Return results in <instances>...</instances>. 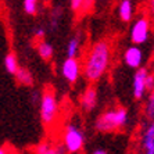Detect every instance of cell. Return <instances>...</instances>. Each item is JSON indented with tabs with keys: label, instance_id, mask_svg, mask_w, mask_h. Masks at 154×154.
I'll return each instance as SVG.
<instances>
[{
	"label": "cell",
	"instance_id": "cell-21",
	"mask_svg": "<svg viewBox=\"0 0 154 154\" xmlns=\"http://www.w3.org/2000/svg\"><path fill=\"white\" fill-rule=\"evenodd\" d=\"M45 35H46V29L43 28V26H38V28L33 29V38H35V40L45 39Z\"/></svg>",
	"mask_w": 154,
	"mask_h": 154
},
{
	"label": "cell",
	"instance_id": "cell-20",
	"mask_svg": "<svg viewBox=\"0 0 154 154\" xmlns=\"http://www.w3.org/2000/svg\"><path fill=\"white\" fill-rule=\"evenodd\" d=\"M61 15H63V10H61L60 7H56L50 13V17H49V24H50V28L51 29H56L58 26V22H60Z\"/></svg>",
	"mask_w": 154,
	"mask_h": 154
},
{
	"label": "cell",
	"instance_id": "cell-5",
	"mask_svg": "<svg viewBox=\"0 0 154 154\" xmlns=\"http://www.w3.org/2000/svg\"><path fill=\"white\" fill-rule=\"evenodd\" d=\"M151 33V17L149 14H142L133 20L132 25H131V42L136 46L144 45L149 40Z\"/></svg>",
	"mask_w": 154,
	"mask_h": 154
},
{
	"label": "cell",
	"instance_id": "cell-3",
	"mask_svg": "<svg viewBox=\"0 0 154 154\" xmlns=\"http://www.w3.org/2000/svg\"><path fill=\"white\" fill-rule=\"evenodd\" d=\"M38 104H39V115L43 126H46L49 129L54 128L58 124L61 112L60 101H58L56 92L51 88H46L40 93V99Z\"/></svg>",
	"mask_w": 154,
	"mask_h": 154
},
{
	"label": "cell",
	"instance_id": "cell-8",
	"mask_svg": "<svg viewBox=\"0 0 154 154\" xmlns=\"http://www.w3.org/2000/svg\"><path fill=\"white\" fill-rule=\"evenodd\" d=\"M122 58H124V63L128 65L129 68L137 69V68H140V67H143L144 53L139 46L133 45V46H129L128 49L124 51Z\"/></svg>",
	"mask_w": 154,
	"mask_h": 154
},
{
	"label": "cell",
	"instance_id": "cell-19",
	"mask_svg": "<svg viewBox=\"0 0 154 154\" xmlns=\"http://www.w3.org/2000/svg\"><path fill=\"white\" fill-rule=\"evenodd\" d=\"M24 11L28 15H36L39 11V0H24Z\"/></svg>",
	"mask_w": 154,
	"mask_h": 154
},
{
	"label": "cell",
	"instance_id": "cell-16",
	"mask_svg": "<svg viewBox=\"0 0 154 154\" xmlns=\"http://www.w3.org/2000/svg\"><path fill=\"white\" fill-rule=\"evenodd\" d=\"M15 79H17V82L22 86H32L33 85V75L32 72L29 71V69L24 68V67H20L18 71L14 74Z\"/></svg>",
	"mask_w": 154,
	"mask_h": 154
},
{
	"label": "cell",
	"instance_id": "cell-6",
	"mask_svg": "<svg viewBox=\"0 0 154 154\" xmlns=\"http://www.w3.org/2000/svg\"><path fill=\"white\" fill-rule=\"evenodd\" d=\"M60 72L68 83H76L82 75V61L76 57H67L61 64Z\"/></svg>",
	"mask_w": 154,
	"mask_h": 154
},
{
	"label": "cell",
	"instance_id": "cell-2",
	"mask_svg": "<svg viewBox=\"0 0 154 154\" xmlns=\"http://www.w3.org/2000/svg\"><path fill=\"white\" fill-rule=\"evenodd\" d=\"M129 122V112L125 107L108 108L94 119V129L100 133H114L125 129Z\"/></svg>",
	"mask_w": 154,
	"mask_h": 154
},
{
	"label": "cell",
	"instance_id": "cell-25",
	"mask_svg": "<svg viewBox=\"0 0 154 154\" xmlns=\"http://www.w3.org/2000/svg\"><path fill=\"white\" fill-rule=\"evenodd\" d=\"M0 154H8V153H7V150H6L4 147H0Z\"/></svg>",
	"mask_w": 154,
	"mask_h": 154
},
{
	"label": "cell",
	"instance_id": "cell-26",
	"mask_svg": "<svg viewBox=\"0 0 154 154\" xmlns=\"http://www.w3.org/2000/svg\"><path fill=\"white\" fill-rule=\"evenodd\" d=\"M153 56H154V46H153Z\"/></svg>",
	"mask_w": 154,
	"mask_h": 154
},
{
	"label": "cell",
	"instance_id": "cell-7",
	"mask_svg": "<svg viewBox=\"0 0 154 154\" xmlns=\"http://www.w3.org/2000/svg\"><path fill=\"white\" fill-rule=\"evenodd\" d=\"M149 74V69L140 67L135 71L132 79V93L133 97L136 100H142L147 93V88H146V78Z\"/></svg>",
	"mask_w": 154,
	"mask_h": 154
},
{
	"label": "cell",
	"instance_id": "cell-12",
	"mask_svg": "<svg viewBox=\"0 0 154 154\" xmlns=\"http://www.w3.org/2000/svg\"><path fill=\"white\" fill-rule=\"evenodd\" d=\"M35 154H65V150L63 149V146L45 140L35 147Z\"/></svg>",
	"mask_w": 154,
	"mask_h": 154
},
{
	"label": "cell",
	"instance_id": "cell-15",
	"mask_svg": "<svg viewBox=\"0 0 154 154\" xmlns=\"http://www.w3.org/2000/svg\"><path fill=\"white\" fill-rule=\"evenodd\" d=\"M93 2L94 0H69V7L76 14H82L93 7Z\"/></svg>",
	"mask_w": 154,
	"mask_h": 154
},
{
	"label": "cell",
	"instance_id": "cell-23",
	"mask_svg": "<svg viewBox=\"0 0 154 154\" xmlns=\"http://www.w3.org/2000/svg\"><path fill=\"white\" fill-rule=\"evenodd\" d=\"M146 10H147L146 14H149L151 18H154V0H147L146 2Z\"/></svg>",
	"mask_w": 154,
	"mask_h": 154
},
{
	"label": "cell",
	"instance_id": "cell-17",
	"mask_svg": "<svg viewBox=\"0 0 154 154\" xmlns=\"http://www.w3.org/2000/svg\"><path fill=\"white\" fill-rule=\"evenodd\" d=\"M4 68H6V71H7L8 74H11V75H14L15 72L18 71V68H20L18 58L13 51L7 53L6 54V57H4Z\"/></svg>",
	"mask_w": 154,
	"mask_h": 154
},
{
	"label": "cell",
	"instance_id": "cell-14",
	"mask_svg": "<svg viewBox=\"0 0 154 154\" xmlns=\"http://www.w3.org/2000/svg\"><path fill=\"white\" fill-rule=\"evenodd\" d=\"M35 46L36 50H38V54L39 57L45 61H50L53 58L54 54V47L51 46V43H49L46 39L42 40H35Z\"/></svg>",
	"mask_w": 154,
	"mask_h": 154
},
{
	"label": "cell",
	"instance_id": "cell-13",
	"mask_svg": "<svg viewBox=\"0 0 154 154\" xmlns=\"http://www.w3.org/2000/svg\"><path fill=\"white\" fill-rule=\"evenodd\" d=\"M81 49H82V35H81V33H75V35L68 40V43H67V49H65L67 57L79 58Z\"/></svg>",
	"mask_w": 154,
	"mask_h": 154
},
{
	"label": "cell",
	"instance_id": "cell-9",
	"mask_svg": "<svg viewBox=\"0 0 154 154\" xmlns=\"http://www.w3.org/2000/svg\"><path fill=\"white\" fill-rule=\"evenodd\" d=\"M99 101V94H97V89L93 85H89L83 90V93L81 94L79 99V106L85 112H90L93 111L97 106Z\"/></svg>",
	"mask_w": 154,
	"mask_h": 154
},
{
	"label": "cell",
	"instance_id": "cell-18",
	"mask_svg": "<svg viewBox=\"0 0 154 154\" xmlns=\"http://www.w3.org/2000/svg\"><path fill=\"white\" fill-rule=\"evenodd\" d=\"M143 112L146 119L154 121V89H151L149 92V94H147L146 103H144V107H143Z\"/></svg>",
	"mask_w": 154,
	"mask_h": 154
},
{
	"label": "cell",
	"instance_id": "cell-10",
	"mask_svg": "<svg viewBox=\"0 0 154 154\" xmlns=\"http://www.w3.org/2000/svg\"><path fill=\"white\" fill-rule=\"evenodd\" d=\"M140 146L143 149V154H154V121H150L144 126L140 136Z\"/></svg>",
	"mask_w": 154,
	"mask_h": 154
},
{
	"label": "cell",
	"instance_id": "cell-11",
	"mask_svg": "<svg viewBox=\"0 0 154 154\" xmlns=\"http://www.w3.org/2000/svg\"><path fill=\"white\" fill-rule=\"evenodd\" d=\"M118 17L122 22H131L135 15V7L131 0H119L118 8H117Z\"/></svg>",
	"mask_w": 154,
	"mask_h": 154
},
{
	"label": "cell",
	"instance_id": "cell-24",
	"mask_svg": "<svg viewBox=\"0 0 154 154\" xmlns=\"http://www.w3.org/2000/svg\"><path fill=\"white\" fill-rule=\"evenodd\" d=\"M92 154H107V151L104 150V149H96Z\"/></svg>",
	"mask_w": 154,
	"mask_h": 154
},
{
	"label": "cell",
	"instance_id": "cell-4",
	"mask_svg": "<svg viewBox=\"0 0 154 154\" xmlns=\"http://www.w3.org/2000/svg\"><path fill=\"white\" fill-rule=\"evenodd\" d=\"M61 146L67 153L78 154L85 146V133L75 124H68L61 132Z\"/></svg>",
	"mask_w": 154,
	"mask_h": 154
},
{
	"label": "cell",
	"instance_id": "cell-22",
	"mask_svg": "<svg viewBox=\"0 0 154 154\" xmlns=\"http://www.w3.org/2000/svg\"><path fill=\"white\" fill-rule=\"evenodd\" d=\"M146 88H147V92H150L151 89H154V72H151V71H149V74H147Z\"/></svg>",
	"mask_w": 154,
	"mask_h": 154
},
{
	"label": "cell",
	"instance_id": "cell-1",
	"mask_svg": "<svg viewBox=\"0 0 154 154\" xmlns=\"http://www.w3.org/2000/svg\"><path fill=\"white\" fill-rule=\"evenodd\" d=\"M82 75L89 83H96L106 76L112 63V46L107 39L96 40L85 51Z\"/></svg>",
	"mask_w": 154,
	"mask_h": 154
}]
</instances>
